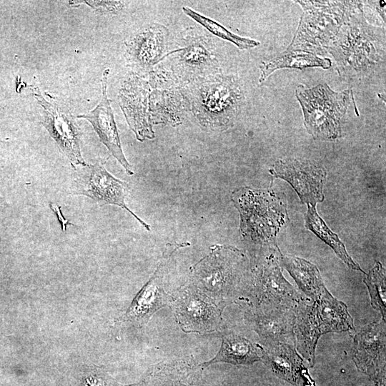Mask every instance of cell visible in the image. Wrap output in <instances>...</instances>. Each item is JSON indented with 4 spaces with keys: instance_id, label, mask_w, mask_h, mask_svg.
Instances as JSON below:
<instances>
[{
    "instance_id": "cell-1",
    "label": "cell",
    "mask_w": 386,
    "mask_h": 386,
    "mask_svg": "<svg viewBox=\"0 0 386 386\" xmlns=\"http://www.w3.org/2000/svg\"><path fill=\"white\" fill-rule=\"evenodd\" d=\"M294 312L295 348L311 366L315 364L317 344L322 335L355 330L345 303L327 289L316 299L305 297Z\"/></svg>"
},
{
    "instance_id": "cell-2",
    "label": "cell",
    "mask_w": 386,
    "mask_h": 386,
    "mask_svg": "<svg viewBox=\"0 0 386 386\" xmlns=\"http://www.w3.org/2000/svg\"><path fill=\"white\" fill-rule=\"evenodd\" d=\"M232 200L239 213L242 236L264 249L277 247V236L289 220L282 194L245 187L235 189Z\"/></svg>"
},
{
    "instance_id": "cell-3",
    "label": "cell",
    "mask_w": 386,
    "mask_h": 386,
    "mask_svg": "<svg viewBox=\"0 0 386 386\" xmlns=\"http://www.w3.org/2000/svg\"><path fill=\"white\" fill-rule=\"evenodd\" d=\"M188 99L192 112L202 127L222 131L232 126L244 100L234 76L216 74L188 84Z\"/></svg>"
},
{
    "instance_id": "cell-4",
    "label": "cell",
    "mask_w": 386,
    "mask_h": 386,
    "mask_svg": "<svg viewBox=\"0 0 386 386\" xmlns=\"http://www.w3.org/2000/svg\"><path fill=\"white\" fill-rule=\"evenodd\" d=\"M192 278L225 305L242 297L249 296L250 274L247 257L238 249L214 245L211 252L194 266Z\"/></svg>"
},
{
    "instance_id": "cell-5",
    "label": "cell",
    "mask_w": 386,
    "mask_h": 386,
    "mask_svg": "<svg viewBox=\"0 0 386 386\" xmlns=\"http://www.w3.org/2000/svg\"><path fill=\"white\" fill-rule=\"evenodd\" d=\"M295 94L310 135L323 140H335L341 136L343 119L353 99L351 90L336 92L327 84L312 88L299 85Z\"/></svg>"
},
{
    "instance_id": "cell-6",
    "label": "cell",
    "mask_w": 386,
    "mask_h": 386,
    "mask_svg": "<svg viewBox=\"0 0 386 386\" xmlns=\"http://www.w3.org/2000/svg\"><path fill=\"white\" fill-rule=\"evenodd\" d=\"M305 12L287 51L320 52L328 47L341 26L360 6V1H298Z\"/></svg>"
},
{
    "instance_id": "cell-7",
    "label": "cell",
    "mask_w": 386,
    "mask_h": 386,
    "mask_svg": "<svg viewBox=\"0 0 386 386\" xmlns=\"http://www.w3.org/2000/svg\"><path fill=\"white\" fill-rule=\"evenodd\" d=\"M336 35L328 48L342 76L365 74L377 64L379 56L372 43L376 39L362 16V4L341 26Z\"/></svg>"
},
{
    "instance_id": "cell-8",
    "label": "cell",
    "mask_w": 386,
    "mask_h": 386,
    "mask_svg": "<svg viewBox=\"0 0 386 386\" xmlns=\"http://www.w3.org/2000/svg\"><path fill=\"white\" fill-rule=\"evenodd\" d=\"M279 248L262 253L250 274L249 296L254 307L294 310L305 297L283 276Z\"/></svg>"
},
{
    "instance_id": "cell-9",
    "label": "cell",
    "mask_w": 386,
    "mask_h": 386,
    "mask_svg": "<svg viewBox=\"0 0 386 386\" xmlns=\"http://www.w3.org/2000/svg\"><path fill=\"white\" fill-rule=\"evenodd\" d=\"M169 67L165 81L169 86H184L194 80L218 74L219 62L211 40L201 36L186 35L180 46L167 53Z\"/></svg>"
},
{
    "instance_id": "cell-10",
    "label": "cell",
    "mask_w": 386,
    "mask_h": 386,
    "mask_svg": "<svg viewBox=\"0 0 386 386\" xmlns=\"http://www.w3.org/2000/svg\"><path fill=\"white\" fill-rule=\"evenodd\" d=\"M33 94L44 109L42 124L55 141L61 152L68 158L73 167L88 166L81 154L80 132L73 114L47 93H45V97L36 89Z\"/></svg>"
},
{
    "instance_id": "cell-11",
    "label": "cell",
    "mask_w": 386,
    "mask_h": 386,
    "mask_svg": "<svg viewBox=\"0 0 386 386\" xmlns=\"http://www.w3.org/2000/svg\"><path fill=\"white\" fill-rule=\"evenodd\" d=\"M269 172L273 178L287 182L302 203L315 206L323 202L327 172L322 166L308 160L285 158L277 160Z\"/></svg>"
},
{
    "instance_id": "cell-12",
    "label": "cell",
    "mask_w": 386,
    "mask_h": 386,
    "mask_svg": "<svg viewBox=\"0 0 386 386\" xmlns=\"http://www.w3.org/2000/svg\"><path fill=\"white\" fill-rule=\"evenodd\" d=\"M385 321H374L355 334L352 357L357 368L381 382L385 373Z\"/></svg>"
},
{
    "instance_id": "cell-13",
    "label": "cell",
    "mask_w": 386,
    "mask_h": 386,
    "mask_svg": "<svg viewBox=\"0 0 386 386\" xmlns=\"http://www.w3.org/2000/svg\"><path fill=\"white\" fill-rule=\"evenodd\" d=\"M149 87L147 81L132 75L119 91V99L130 129L143 142L155 137L149 111Z\"/></svg>"
},
{
    "instance_id": "cell-14",
    "label": "cell",
    "mask_w": 386,
    "mask_h": 386,
    "mask_svg": "<svg viewBox=\"0 0 386 386\" xmlns=\"http://www.w3.org/2000/svg\"><path fill=\"white\" fill-rule=\"evenodd\" d=\"M169 31L158 23H152L127 43L125 56L129 65L139 73L151 71L166 55Z\"/></svg>"
},
{
    "instance_id": "cell-15",
    "label": "cell",
    "mask_w": 386,
    "mask_h": 386,
    "mask_svg": "<svg viewBox=\"0 0 386 386\" xmlns=\"http://www.w3.org/2000/svg\"><path fill=\"white\" fill-rule=\"evenodd\" d=\"M109 69H105L102 78V96L99 104L91 111L80 114L77 118H83L91 123L102 142L112 156L124 167L129 175H133L130 164L127 160L119 137L110 100L107 96V81Z\"/></svg>"
},
{
    "instance_id": "cell-16",
    "label": "cell",
    "mask_w": 386,
    "mask_h": 386,
    "mask_svg": "<svg viewBox=\"0 0 386 386\" xmlns=\"http://www.w3.org/2000/svg\"><path fill=\"white\" fill-rule=\"evenodd\" d=\"M89 176L81 194L92 199L101 204H114L128 211L144 227L150 230L149 224L137 217L127 206L125 198L129 192V185L112 175L104 167L96 163L88 165Z\"/></svg>"
},
{
    "instance_id": "cell-17",
    "label": "cell",
    "mask_w": 386,
    "mask_h": 386,
    "mask_svg": "<svg viewBox=\"0 0 386 386\" xmlns=\"http://www.w3.org/2000/svg\"><path fill=\"white\" fill-rule=\"evenodd\" d=\"M246 317L262 340V344L287 342L295 345V315L292 310L253 307L247 313Z\"/></svg>"
},
{
    "instance_id": "cell-18",
    "label": "cell",
    "mask_w": 386,
    "mask_h": 386,
    "mask_svg": "<svg viewBox=\"0 0 386 386\" xmlns=\"http://www.w3.org/2000/svg\"><path fill=\"white\" fill-rule=\"evenodd\" d=\"M259 345L261 360L277 376L291 383L300 382L306 368L295 344L275 342Z\"/></svg>"
},
{
    "instance_id": "cell-19",
    "label": "cell",
    "mask_w": 386,
    "mask_h": 386,
    "mask_svg": "<svg viewBox=\"0 0 386 386\" xmlns=\"http://www.w3.org/2000/svg\"><path fill=\"white\" fill-rule=\"evenodd\" d=\"M179 301L177 313L181 322L188 321L192 327L204 330L213 331L220 327L222 320L218 310L199 290H187Z\"/></svg>"
},
{
    "instance_id": "cell-20",
    "label": "cell",
    "mask_w": 386,
    "mask_h": 386,
    "mask_svg": "<svg viewBox=\"0 0 386 386\" xmlns=\"http://www.w3.org/2000/svg\"><path fill=\"white\" fill-rule=\"evenodd\" d=\"M162 266L159 264L152 277L137 294L127 316L133 321L146 322L159 308L165 305L167 295L163 289Z\"/></svg>"
},
{
    "instance_id": "cell-21",
    "label": "cell",
    "mask_w": 386,
    "mask_h": 386,
    "mask_svg": "<svg viewBox=\"0 0 386 386\" xmlns=\"http://www.w3.org/2000/svg\"><path fill=\"white\" fill-rule=\"evenodd\" d=\"M279 262L293 277L299 289L307 298L316 299L327 289L317 267L312 263L298 257L282 254Z\"/></svg>"
},
{
    "instance_id": "cell-22",
    "label": "cell",
    "mask_w": 386,
    "mask_h": 386,
    "mask_svg": "<svg viewBox=\"0 0 386 386\" xmlns=\"http://www.w3.org/2000/svg\"><path fill=\"white\" fill-rule=\"evenodd\" d=\"M261 354L259 344H253L243 337L227 332L222 335L221 347L216 356L205 364L224 362L249 365L261 360Z\"/></svg>"
},
{
    "instance_id": "cell-23",
    "label": "cell",
    "mask_w": 386,
    "mask_h": 386,
    "mask_svg": "<svg viewBox=\"0 0 386 386\" xmlns=\"http://www.w3.org/2000/svg\"><path fill=\"white\" fill-rule=\"evenodd\" d=\"M329 58H321L312 52L300 50L287 51L271 61H264L260 66L259 82L265 80L272 72L279 69L318 66L327 69L331 66Z\"/></svg>"
},
{
    "instance_id": "cell-24",
    "label": "cell",
    "mask_w": 386,
    "mask_h": 386,
    "mask_svg": "<svg viewBox=\"0 0 386 386\" xmlns=\"http://www.w3.org/2000/svg\"><path fill=\"white\" fill-rule=\"evenodd\" d=\"M307 207L308 209L305 214L306 228L329 245L349 268L364 272L348 254L344 244L340 240L337 234L332 232L319 216L315 206L307 205Z\"/></svg>"
},
{
    "instance_id": "cell-25",
    "label": "cell",
    "mask_w": 386,
    "mask_h": 386,
    "mask_svg": "<svg viewBox=\"0 0 386 386\" xmlns=\"http://www.w3.org/2000/svg\"><path fill=\"white\" fill-rule=\"evenodd\" d=\"M182 11L187 16L202 25L210 33L233 43L240 49L253 48L259 44V42L254 39L239 36L232 33L218 22L203 16L188 6H183Z\"/></svg>"
},
{
    "instance_id": "cell-26",
    "label": "cell",
    "mask_w": 386,
    "mask_h": 386,
    "mask_svg": "<svg viewBox=\"0 0 386 386\" xmlns=\"http://www.w3.org/2000/svg\"><path fill=\"white\" fill-rule=\"evenodd\" d=\"M363 282L368 289L372 307L381 314L382 320L385 321V269L380 262H376Z\"/></svg>"
},
{
    "instance_id": "cell-27",
    "label": "cell",
    "mask_w": 386,
    "mask_h": 386,
    "mask_svg": "<svg viewBox=\"0 0 386 386\" xmlns=\"http://www.w3.org/2000/svg\"><path fill=\"white\" fill-rule=\"evenodd\" d=\"M88 4L99 11L106 13H117L124 6V2L116 1H89Z\"/></svg>"
},
{
    "instance_id": "cell-28",
    "label": "cell",
    "mask_w": 386,
    "mask_h": 386,
    "mask_svg": "<svg viewBox=\"0 0 386 386\" xmlns=\"http://www.w3.org/2000/svg\"><path fill=\"white\" fill-rule=\"evenodd\" d=\"M49 206H50V208L51 209V210L54 212V213H55L56 214V217H57L59 222L61 223V229H62V231L64 232H65L66 231V226L68 224L74 225L72 223H71L70 222H69L67 219H66L64 218V217L63 216V214L61 213L60 207L56 204L50 203Z\"/></svg>"
}]
</instances>
